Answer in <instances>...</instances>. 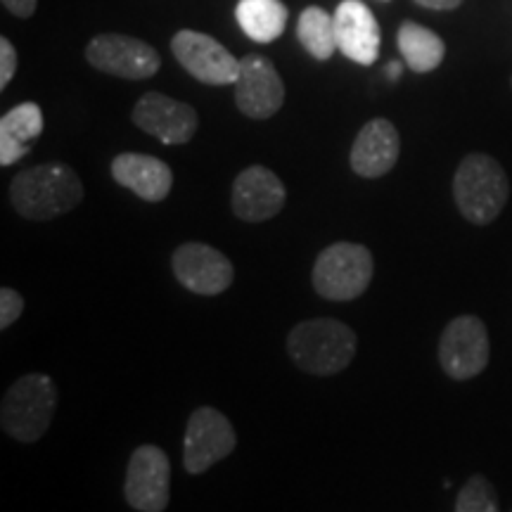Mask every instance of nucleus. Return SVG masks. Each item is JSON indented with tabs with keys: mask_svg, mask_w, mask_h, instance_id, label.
<instances>
[{
	"mask_svg": "<svg viewBox=\"0 0 512 512\" xmlns=\"http://www.w3.org/2000/svg\"><path fill=\"white\" fill-rule=\"evenodd\" d=\"M238 446V434H235L230 420L219 408L200 406L190 415L188 427H185L183 444V465L190 475H202L211 465H216Z\"/></svg>",
	"mask_w": 512,
	"mask_h": 512,
	"instance_id": "6e6552de",
	"label": "nucleus"
},
{
	"mask_svg": "<svg viewBox=\"0 0 512 512\" xmlns=\"http://www.w3.org/2000/svg\"><path fill=\"white\" fill-rule=\"evenodd\" d=\"M287 190L283 181L266 166H247L242 174L235 178L233 195H230V207L240 221L264 223L278 216L285 207Z\"/></svg>",
	"mask_w": 512,
	"mask_h": 512,
	"instance_id": "4468645a",
	"label": "nucleus"
},
{
	"mask_svg": "<svg viewBox=\"0 0 512 512\" xmlns=\"http://www.w3.org/2000/svg\"><path fill=\"white\" fill-rule=\"evenodd\" d=\"M43 133V110L36 102H19L0 119V164L12 166L27 157Z\"/></svg>",
	"mask_w": 512,
	"mask_h": 512,
	"instance_id": "a211bd4d",
	"label": "nucleus"
},
{
	"mask_svg": "<svg viewBox=\"0 0 512 512\" xmlns=\"http://www.w3.org/2000/svg\"><path fill=\"white\" fill-rule=\"evenodd\" d=\"M110 171L121 188L131 190L145 202H162L174 188V174L169 164L152 155L124 152L112 159Z\"/></svg>",
	"mask_w": 512,
	"mask_h": 512,
	"instance_id": "f3484780",
	"label": "nucleus"
},
{
	"mask_svg": "<svg viewBox=\"0 0 512 512\" xmlns=\"http://www.w3.org/2000/svg\"><path fill=\"white\" fill-rule=\"evenodd\" d=\"M24 311V297L12 287L0 290V330H8Z\"/></svg>",
	"mask_w": 512,
	"mask_h": 512,
	"instance_id": "5701e85b",
	"label": "nucleus"
},
{
	"mask_svg": "<svg viewBox=\"0 0 512 512\" xmlns=\"http://www.w3.org/2000/svg\"><path fill=\"white\" fill-rule=\"evenodd\" d=\"M171 53L192 79L207 86H230L240 76V60L202 31L183 29L171 38Z\"/></svg>",
	"mask_w": 512,
	"mask_h": 512,
	"instance_id": "0eeeda50",
	"label": "nucleus"
},
{
	"mask_svg": "<svg viewBox=\"0 0 512 512\" xmlns=\"http://www.w3.org/2000/svg\"><path fill=\"white\" fill-rule=\"evenodd\" d=\"M403 64L415 74H430L444 62L446 46L439 34L415 22H403L396 34Z\"/></svg>",
	"mask_w": 512,
	"mask_h": 512,
	"instance_id": "aec40b11",
	"label": "nucleus"
},
{
	"mask_svg": "<svg viewBox=\"0 0 512 512\" xmlns=\"http://www.w3.org/2000/svg\"><path fill=\"white\" fill-rule=\"evenodd\" d=\"M126 503L138 512H164L171 498L169 456L155 444H143L131 453L124 482Z\"/></svg>",
	"mask_w": 512,
	"mask_h": 512,
	"instance_id": "1a4fd4ad",
	"label": "nucleus"
},
{
	"mask_svg": "<svg viewBox=\"0 0 512 512\" xmlns=\"http://www.w3.org/2000/svg\"><path fill=\"white\" fill-rule=\"evenodd\" d=\"M415 3L420 5V8H427V10H456L463 0H415Z\"/></svg>",
	"mask_w": 512,
	"mask_h": 512,
	"instance_id": "a878e982",
	"label": "nucleus"
},
{
	"mask_svg": "<svg viewBox=\"0 0 512 512\" xmlns=\"http://www.w3.org/2000/svg\"><path fill=\"white\" fill-rule=\"evenodd\" d=\"M489 332L482 318L458 316L446 325L439 339L441 370L451 380L465 382L489 366Z\"/></svg>",
	"mask_w": 512,
	"mask_h": 512,
	"instance_id": "423d86ee",
	"label": "nucleus"
},
{
	"mask_svg": "<svg viewBox=\"0 0 512 512\" xmlns=\"http://www.w3.org/2000/svg\"><path fill=\"white\" fill-rule=\"evenodd\" d=\"M131 119L140 131L150 133L164 145L190 143L200 128L195 107L164 93H145L133 107Z\"/></svg>",
	"mask_w": 512,
	"mask_h": 512,
	"instance_id": "f8f14e48",
	"label": "nucleus"
},
{
	"mask_svg": "<svg viewBox=\"0 0 512 512\" xmlns=\"http://www.w3.org/2000/svg\"><path fill=\"white\" fill-rule=\"evenodd\" d=\"M456 512H501L494 484L482 475L467 479L456 498Z\"/></svg>",
	"mask_w": 512,
	"mask_h": 512,
	"instance_id": "4be33fe9",
	"label": "nucleus"
},
{
	"mask_svg": "<svg viewBox=\"0 0 512 512\" xmlns=\"http://www.w3.org/2000/svg\"><path fill=\"white\" fill-rule=\"evenodd\" d=\"M297 38L311 57H316L320 62L330 60L332 53L337 50L335 15L318 8V5L302 10L297 22Z\"/></svg>",
	"mask_w": 512,
	"mask_h": 512,
	"instance_id": "412c9836",
	"label": "nucleus"
},
{
	"mask_svg": "<svg viewBox=\"0 0 512 512\" xmlns=\"http://www.w3.org/2000/svg\"><path fill=\"white\" fill-rule=\"evenodd\" d=\"M401 69H403V64H401V62H392V64H387V76H389V79H392V81H399Z\"/></svg>",
	"mask_w": 512,
	"mask_h": 512,
	"instance_id": "bb28decb",
	"label": "nucleus"
},
{
	"mask_svg": "<svg viewBox=\"0 0 512 512\" xmlns=\"http://www.w3.org/2000/svg\"><path fill=\"white\" fill-rule=\"evenodd\" d=\"M17 72V50L10 38H0V88H8L12 76Z\"/></svg>",
	"mask_w": 512,
	"mask_h": 512,
	"instance_id": "b1692460",
	"label": "nucleus"
},
{
	"mask_svg": "<svg viewBox=\"0 0 512 512\" xmlns=\"http://www.w3.org/2000/svg\"><path fill=\"white\" fill-rule=\"evenodd\" d=\"M401 155V136L389 119H370L351 145V171L361 178H382Z\"/></svg>",
	"mask_w": 512,
	"mask_h": 512,
	"instance_id": "dca6fc26",
	"label": "nucleus"
},
{
	"mask_svg": "<svg viewBox=\"0 0 512 512\" xmlns=\"http://www.w3.org/2000/svg\"><path fill=\"white\" fill-rule=\"evenodd\" d=\"M235 19L249 41L273 43L285 34L290 10L283 0H238Z\"/></svg>",
	"mask_w": 512,
	"mask_h": 512,
	"instance_id": "6ab92c4d",
	"label": "nucleus"
},
{
	"mask_svg": "<svg viewBox=\"0 0 512 512\" xmlns=\"http://www.w3.org/2000/svg\"><path fill=\"white\" fill-rule=\"evenodd\" d=\"M510 197V183L505 169L494 157L467 155L453 176V200L458 211L475 226H489L505 209Z\"/></svg>",
	"mask_w": 512,
	"mask_h": 512,
	"instance_id": "7ed1b4c3",
	"label": "nucleus"
},
{
	"mask_svg": "<svg viewBox=\"0 0 512 512\" xmlns=\"http://www.w3.org/2000/svg\"><path fill=\"white\" fill-rule=\"evenodd\" d=\"M375 261L358 242H335L318 254L313 264V290L328 302H351L370 287Z\"/></svg>",
	"mask_w": 512,
	"mask_h": 512,
	"instance_id": "39448f33",
	"label": "nucleus"
},
{
	"mask_svg": "<svg viewBox=\"0 0 512 512\" xmlns=\"http://www.w3.org/2000/svg\"><path fill=\"white\" fill-rule=\"evenodd\" d=\"M57 408V387L53 377L29 373L19 377L3 396L0 427L19 444H36L50 430Z\"/></svg>",
	"mask_w": 512,
	"mask_h": 512,
	"instance_id": "20e7f679",
	"label": "nucleus"
},
{
	"mask_svg": "<svg viewBox=\"0 0 512 512\" xmlns=\"http://www.w3.org/2000/svg\"><path fill=\"white\" fill-rule=\"evenodd\" d=\"M171 266H174L178 283L188 292L202 294V297L223 294L235 280V268L228 256L204 242H185L178 247Z\"/></svg>",
	"mask_w": 512,
	"mask_h": 512,
	"instance_id": "9b49d317",
	"label": "nucleus"
},
{
	"mask_svg": "<svg viewBox=\"0 0 512 512\" xmlns=\"http://www.w3.org/2000/svg\"><path fill=\"white\" fill-rule=\"evenodd\" d=\"M235 86V105L249 119H271L285 105V83L266 57L245 55Z\"/></svg>",
	"mask_w": 512,
	"mask_h": 512,
	"instance_id": "ddd939ff",
	"label": "nucleus"
},
{
	"mask_svg": "<svg viewBox=\"0 0 512 512\" xmlns=\"http://www.w3.org/2000/svg\"><path fill=\"white\" fill-rule=\"evenodd\" d=\"M86 60L98 72L128 81L150 79L159 72V64H162L159 53L150 43L124 34L95 36L86 46Z\"/></svg>",
	"mask_w": 512,
	"mask_h": 512,
	"instance_id": "9d476101",
	"label": "nucleus"
},
{
	"mask_svg": "<svg viewBox=\"0 0 512 512\" xmlns=\"http://www.w3.org/2000/svg\"><path fill=\"white\" fill-rule=\"evenodd\" d=\"M358 339L347 323L335 318H313L294 325L287 335V354L294 366L311 375H337L351 366Z\"/></svg>",
	"mask_w": 512,
	"mask_h": 512,
	"instance_id": "f03ea898",
	"label": "nucleus"
},
{
	"mask_svg": "<svg viewBox=\"0 0 512 512\" xmlns=\"http://www.w3.org/2000/svg\"><path fill=\"white\" fill-rule=\"evenodd\" d=\"M337 50L347 60L370 67L380 57L382 29L363 0H342L335 10Z\"/></svg>",
	"mask_w": 512,
	"mask_h": 512,
	"instance_id": "2eb2a0df",
	"label": "nucleus"
},
{
	"mask_svg": "<svg viewBox=\"0 0 512 512\" xmlns=\"http://www.w3.org/2000/svg\"><path fill=\"white\" fill-rule=\"evenodd\" d=\"M83 183L72 166L50 162L19 171L10 183V202L22 219L53 221L79 207Z\"/></svg>",
	"mask_w": 512,
	"mask_h": 512,
	"instance_id": "f257e3e1",
	"label": "nucleus"
},
{
	"mask_svg": "<svg viewBox=\"0 0 512 512\" xmlns=\"http://www.w3.org/2000/svg\"><path fill=\"white\" fill-rule=\"evenodd\" d=\"M3 5H5V10L12 12L15 17L29 19L36 12L38 0H3Z\"/></svg>",
	"mask_w": 512,
	"mask_h": 512,
	"instance_id": "393cba45",
	"label": "nucleus"
}]
</instances>
